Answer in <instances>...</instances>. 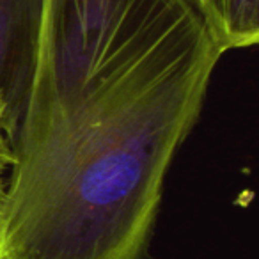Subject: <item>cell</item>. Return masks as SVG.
I'll list each match as a JSON object with an SVG mask.
<instances>
[{
	"instance_id": "1",
	"label": "cell",
	"mask_w": 259,
	"mask_h": 259,
	"mask_svg": "<svg viewBox=\"0 0 259 259\" xmlns=\"http://www.w3.org/2000/svg\"><path fill=\"white\" fill-rule=\"evenodd\" d=\"M222 52L199 0H41L0 259H142Z\"/></svg>"
},
{
	"instance_id": "3",
	"label": "cell",
	"mask_w": 259,
	"mask_h": 259,
	"mask_svg": "<svg viewBox=\"0 0 259 259\" xmlns=\"http://www.w3.org/2000/svg\"><path fill=\"white\" fill-rule=\"evenodd\" d=\"M222 54L259 41V0H199Z\"/></svg>"
},
{
	"instance_id": "4",
	"label": "cell",
	"mask_w": 259,
	"mask_h": 259,
	"mask_svg": "<svg viewBox=\"0 0 259 259\" xmlns=\"http://www.w3.org/2000/svg\"><path fill=\"white\" fill-rule=\"evenodd\" d=\"M13 163V153L6 135V105L0 100V241L4 229L6 204H8V178Z\"/></svg>"
},
{
	"instance_id": "2",
	"label": "cell",
	"mask_w": 259,
	"mask_h": 259,
	"mask_svg": "<svg viewBox=\"0 0 259 259\" xmlns=\"http://www.w3.org/2000/svg\"><path fill=\"white\" fill-rule=\"evenodd\" d=\"M41 0H0V100L8 141L22 115L36 66Z\"/></svg>"
}]
</instances>
